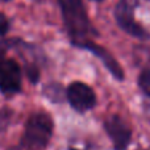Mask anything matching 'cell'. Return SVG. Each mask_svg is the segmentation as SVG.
I'll return each mask as SVG.
<instances>
[{"label":"cell","instance_id":"11","mask_svg":"<svg viewBox=\"0 0 150 150\" xmlns=\"http://www.w3.org/2000/svg\"><path fill=\"white\" fill-rule=\"evenodd\" d=\"M8 29H9V20L4 13L0 12V36H4L8 32Z\"/></svg>","mask_w":150,"mask_h":150},{"label":"cell","instance_id":"9","mask_svg":"<svg viewBox=\"0 0 150 150\" xmlns=\"http://www.w3.org/2000/svg\"><path fill=\"white\" fill-rule=\"evenodd\" d=\"M138 86H140L141 91L150 98V70L141 71L140 76H138Z\"/></svg>","mask_w":150,"mask_h":150},{"label":"cell","instance_id":"1","mask_svg":"<svg viewBox=\"0 0 150 150\" xmlns=\"http://www.w3.org/2000/svg\"><path fill=\"white\" fill-rule=\"evenodd\" d=\"M62 11L65 28L71 37L73 45L87 41L92 32L86 8L82 0H58Z\"/></svg>","mask_w":150,"mask_h":150},{"label":"cell","instance_id":"10","mask_svg":"<svg viewBox=\"0 0 150 150\" xmlns=\"http://www.w3.org/2000/svg\"><path fill=\"white\" fill-rule=\"evenodd\" d=\"M25 73H26L29 80H30L32 83H37V82H38L40 71H38V69H37L36 65H28V66H26V69H25Z\"/></svg>","mask_w":150,"mask_h":150},{"label":"cell","instance_id":"13","mask_svg":"<svg viewBox=\"0 0 150 150\" xmlns=\"http://www.w3.org/2000/svg\"><path fill=\"white\" fill-rule=\"evenodd\" d=\"M69 150H76V149H73V148H71V149H69Z\"/></svg>","mask_w":150,"mask_h":150},{"label":"cell","instance_id":"7","mask_svg":"<svg viewBox=\"0 0 150 150\" xmlns=\"http://www.w3.org/2000/svg\"><path fill=\"white\" fill-rule=\"evenodd\" d=\"M74 46H78V47H82V49H86V50H90L99 59L103 62V65L108 69V71L113 75L116 79L119 80H122L124 79V71H122L121 66L120 63L112 57V54L108 52L107 49L101 47L100 45L95 44L92 42L91 40H87V41H83V42H79V44L74 45Z\"/></svg>","mask_w":150,"mask_h":150},{"label":"cell","instance_id":"12","mask_svg":"<svg viewBox=\"0 0 150 150\" xmlns=\"http://www.w3.org/2000/svg\"><path fill=\"white\" fill-rule=\"evenodd\" d=\"M92 1H98V3H100V1H103V0H92Z\"/></svg>","mask_w":150,"mask_h":150},{"label":"cell","instance_id":"14","mask_svg":"<svg viewBox=\"0 0 150 150\" xmlns=\"http://www.w3.org/2000/svg\"><path fill=\"white\" fill-rule=\"evenodd\" d=\"M5 1H7V0H5Z\"/></svg>","mask_w":150,"mask_h":150},{"label":"cell","instance_id":"6","mask_svg":"<svg viewBox=\"0 0 150 150\" xmlns=\"http://www.w3.org/2000/svg\"><path fill=\"white\" fill-rule=\"evenodd\" d=\"M104 128L113 142L115 150H125L132 138V130L120 116H111L105 120Z\"/></svg>","mask_w":150,"mask_h":150},{"label":"cell","instance_id":"5","mask_svg":"<svg viewBox=\"0 0 150 150\" xmlns=\"http://www.w3.org/2000/svg\"><path fill=\"white\" fill-rule=\"evenodd\" d=\"M66 99L78 112L90 111L96 104V95L88 84L83 82H73L66 90Z\"/></svg>","mask_w":150,"mask_h":150},{"label":"cell","instance_id":"3","mask_svg":"<svg viewBox=\"0 0 150 150\" xmlns=\"http://www.w3.org/2000/svg\"><path fill=\"white\" fill-rule=\"evenodd\" d=\"M134 4L130 0H120L115 8V18L116 23L125 33L140 40H148L149 33L134 20Z\"/></svg>","mask_w":150,"mask_h":150},{"label":"cell","instance_id":"4","mask_svg":"<svg viewBox=\"0 0 150 150\" xmlns=\"http://www.w3.org/2000/svg\"><path fill=\"white\" fill-rule=\"evenodd\" d=\"M23 71L15 59L0 57V92L13 95L21 91Z\"/></svg>","mask_w":150,"mask_h":150},{"label":"cell","instance_id":"8","mask_svg":"<svg viewBox=\"0 0 150 150\" xmlns=\"http://www.w3.org/2000/svg\"><path fill=\"white\" fill-rule=\"evenodd\" d=\"M44 93L49 100L54 101V103H59L65 98V91L62 90L59 84H47L44 88Z\"/></svg>","mask_w":150,"mask_h":150},{"label":"cell","instance_id":"2","mask_svg":"<svg viewBox=\"0 0 150 150\" xmlns=\"http://www.w3.org/2000/svg\"><path fill=\"white\" fill-rule=\"evenodd\" d=\"M52 117L45 112L32 115L25 124L24 140L21 141V146L15 150H41L47 145L53 136Z\"/></svg>","mask_w":150,"mask_h":150}]
</instances>
